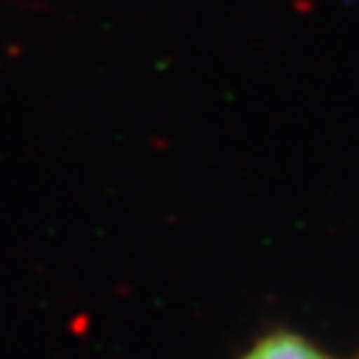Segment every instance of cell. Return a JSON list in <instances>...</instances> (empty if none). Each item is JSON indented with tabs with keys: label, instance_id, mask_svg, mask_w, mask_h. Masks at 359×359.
Returning <instances> with one entry per match:
<instances>
[{
	"label": "cell",
	"instance_id": "1",
	"mask_svg": "<svg viewBox=\"0 0 359 359\" xmlns=\"http://www.w3.org/2000/svg\"><path fill=\"white\" fill-rule=\"evenodd\" d=\"M240 359H332L322 349H317L304 337L290 334V332H277L264 339H259L250 352Z\"/></svg>",
	"mask_w": 359,
	"mask_h": 359
}]
</instances>
